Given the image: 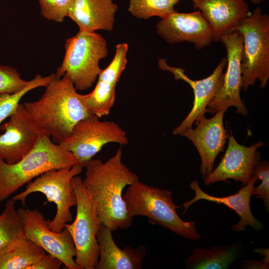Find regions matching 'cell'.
I'll return each instance as SVG.
<instances>
[{
  "label": "cell",
  "mask_w": 269,
  "mask_h": 269,
  "mask_svg": "<svg viewBox=\"0 0 269 269\" xmlns=\"http://www.w3.org/2000/svg\"><path fill=\"white\" fill-rule=\"evenodd\" d=\"M30 82L22 79L14 68L0 65V94H13L25 88Z\"/></svg>",
  "instance_id": "4316f807"
},
{
  "label": "cell",
  "mask_w": 269,
  "mask_h": 269,
  "mask_svg": "<svg viewBox=\"0 0 269 269\" xmlns=\"http://www.w3.org/2000/svg\"><path fill=\"white\" fill-rule=\"evenodd\" d=\"M118 7L113 0H72L68 17L81 31H111Z\"/></svg>",
  "instance_id": "ffe728a7"
},
{
  "label": "cell",
  "mask_w": 269,
  "mask_h": 269,
  "mask_svg": "<svg viewBox=\"0 0 269 269\" xmlns=\"http://www.w3.org/2000/svg\"><path fill=\"white\" fill-rule=\"evenodd\" d=\"M193 6L209 24L215 42L235 30L250 15L248 4L244 0H203Z\"/></svg>",
  "instance_id": "ac0fdd59"
},
{
  "label": "cell",
  "mask_w": 269,
  "mask_h": 269,
  "mask_svg": "<svg viewBox=\"0 0 269 269\" xmlns=\"http://www.w3.org/2000/svg\"><path fill=\"white\" fill-rule=\"evenodd\" d=\"M228 137V145L221 162L208 175L204 177L206 185L219 181L227 182L233 179L242 182L244 186L249 183L256 165L260 161L258 148L265 145L259 141L250 146L240 144L234 137L232 132Z\"/></svg>",
  "instance_id": "5bb4252c"
},
{
  "label": "cell",
  "mask_w": 269,
  "mask_h": 269,
  "mask_svg": "<svg viewBox=\"0 0 269 269\" xmlns=\"http://www.w3.org/2000/svg\"><path fill=\"white\" fill-rule=\"evenodd\" d=\"M128 45L126 43L116 45L115 56L110 64L102 70L98 76V80L116 86L127 63V54Z\"/></svg>",
  "instance_id": "484cf974"
},
{
  "label": "cell",
  "mask_w": 269,
  "mask_h": 269,
  "mask_svg": "<svg viewBox=\"0 0 269 269\" xmlns=\"http://www.w3.org/2000/svg\"><path fill=\"white\" fill-rule=\"evenodd\" d=\"M180 0H130L128 11L137 18L152 16L161 18L175 11L174 6Z\"/></svg>",
  "instance_id": "cb8c5ba5"
},
{
  "label": "cell",
  "mask_w": 269,
  "mask_h": 269,
  "mask_svg": "<svg viewBox=\"0 0 269 269\" xmlns=\"http://www.w3.org/2000/svg\"><path fill=\"white\" fill-rule=\"evenodd\" d=\"M62 265L59 259L47 253L30 266L28 269H59Z\"/></svg>",
  "instance_id": "f546056e"
},
{
  "label": "cell",
  "mask_w": 269,
  "mask_h": 269,
  "mask_svg": "<svg viewBox=\"0 0 269 269\" xmlns=\"http://www.w3.org/2000/svg\"><path fill=\"white\" fill-rule=\"evenodd\" d=\"M0 158L9 164L24 157L37 143L42 133L23 104L18 105L6 123L0 126Z\"/></svg>",
  "instance_id": "7c38bea8"
},
{
  "label": "cell",
  "mask_w": 269,
  "mask_h": 269,
  "mask_svg": "<svg viewBox=\"0 0 269 269\" xmlns=\"http://www.w3.org/2000/svg\"><path fill=\"white\" fill-rule=\"evenodd\" d=\"M17 212L23 225L24 234L42 248L46 253L59 259L67 269H79L75 259L76 250L69 231L64 228L61 232L52 231L46 220L38 210L22 207Z\"/></svg>",
  "instance_id": "8fae6325"
},
{
  "label": "cell",
  "mask_w": 269,
  "mask_h": 269,
  "mask_svg": "<svg viewBox=\"0 0 269 269\" xmlns=\"http://www.w3.org/2000/svg\"><path fill=\"white\" fill-rule=\"evenodd\" d=\"M76 197L74 221L65 225L76 250L75 261L79 269H95L99 257L97 234L101 225L92 197L78 175L72 179Z\"/></svg>",
  "instance_id": "ba28073f"
},
{
  "label": "cell",
  "mask_w": 269,
  "mask_h": 269,
  "mask_svg": "<svg viewBox=\"0 0 269 269\" xmlns=\"http://www.w3.org/2000/svg\"><path fill=\"white\" fill-rule=\"evenodd\" d=\"M253 174L261 184L254 188L252 195H256V198L261 199L264 203L267 212L269 210V163L267 160L259 161L255 166Z\"/></svg>",
  "instance_id": "f1b7e54d"
},
{
  "label": "cell",
  "mask_w": 269,
  "mask_h": 269,
  "mask_svg": "<svg viewBox=\"0 0 269 269\" xmlns=\"http://www.w3.org/2000/svg\"><path fill=\"white\" fill-rule=\"evenodd\" d=\"M121 147L105 162L91 159L85 162L83 184L90 193L101 223L112 232L131 227L133 219L128 213L123 191L139 181L138 176L122 162Z\"/></svg>",
  "instance_id": "6da1fadb"
},
{
  "label": "cell",
  "mask_w": 269,
  "mask_h": 269,
  "mask_svg": "<svg viewBox=\"0 0 269 269\" xmlns=\"http://www.w3.org/2000/svg\"><path fill=\"white\" fill-rule=\"evenodd\" d=\"M262 0H251V1L255 3H260Z\"/></svg>",
  "instance_id": "836d02e7"
},
{
  "label": "cell",
  "mask_w": 269,
  "mask_h": 269,
  "mask_svg": "<svg viewBox=\"0 0 269 269\" xmlns=\"http://www.w3.org/2000/svg\"><path fill=\"white\" fill-rule=\"evenodd\" d=\"M112 231L101 225L97 234L99 257L95 269H140L146 255L145 248L129 246L120 248L115 243Z\"/></svg>",
  "instance_id": "d6986e66"
},
{
  "label": "cell",
  "mask_w": 269,
  "mask_h": 269,
  "mask_svg": "<svg viewBox=\"0 0 269 269\" xmlns=\"http://www.w3.org/2000/svg\"><path fill=\"white\" fill-rule=\"evenodd\" d=\"M83 168L81 164H77L45 172L27 183L25 189L12 199L25 205L27 197L31 193L43 194L47 202H53L56 206L54 217L49 220V227L54 232H61L65 225L73 220L71 208L76 206L77 200L72 179L82 171Z\"/></svg>",
  "instance_id": "52a82bcc"
},
{
  "label": "cell",
  "mask_w": 269,
  "mask_h": 269,
  "mask_svg": "<svg viewBox=\"0 0 269 269\" xmlns=\"http://www.w3.org/2000/svg\"><path fill=\"white\" fill-rule=\"evenodd\" d=\"M238 252L235 245L197 248L185 260V266L188 269H227L237 259Z\"/></svg>",
  "instance_id": "44dd1931"
},
{
  "label": "cell",
  "mask_w": 269,
  "mask_h": 269,
  "mask_svg": "<svg viewBox=\"0 0 269 269\" xmlns=\"http://www.w3.org/2000/svg\"><path fill=\"white\" fill-rule=\"evenodd\" d=\"M123 199L132 218L145 217L149 223L186 239L197 240L200 238L195 223L184 221L177 214L179 206L174 204L171 191L149 186L139 180L128 186Z\"/></svg>",
  "instance_id": "277c9868"
},
{
  "label": "cell",
  "mask_w": 269,
  "mask_h": 269,
  "mask_svg": "<svg viewBox=\"0 0 269 269\" xmlns=\"http://www.w3.org/2000/svg\"><path fill=\"white\" fill-rule=\"evenodd\" d=\"M12 199L6 203L0 214V256L7 252L24 234L23 225Z\"/></svg>",
  "instance_id": "603a6c76"
},
{
  "label": "cell",
  "mask_w": 269,
  "mask_h": 269,
  "mask_svg": "<svg viewBox=\"0 0 269 269\" xmlns=\"http://www.w3.org/2000/svg\"><path fill=\"white\" fill-rule=\"evenodd\" d=\"M241 268L244 269H268L269 264L253 259L243 261Z\"/></svg>",
  "instance_id": "4dcf8cb0"
},
{
  "label": "cell",
  "mask_w": 269,
  "mask_h": 269,
  "mask_svg": "<svg viewBox=\"0 0 269 269\" xmlns=\"http://www.w3.org/2000/svg\"><path fill=\"white\" fill-rule=\"evenodd\" d=\"M64 47V58L55 75L66 74L77 90L88 89L102 70L100 60L108 55L106 40L96 32L79 30L66 39Z\"/></svg>",
  "instance_id": "5b68a950"
},
{
  "label": "cell",
  "mask_w": 269,
  "mask_h": 269,
  "mask_svg": "<svg viewBox=\"0 0 269 269\" xmlns=\"http://www.w3.org/2000/svg\"><path fill=\"white\" fill-rule=\"evenodd\" d=\"M46 254L23 234L7 252L0 256V269H28Z\"/></svg>",
  "instance_id": "7402d4cb"
},
{
  "label": "cell",
  "mask_w": 269,
  "mask_h": 269,
  "mask_svg": "<svg viewBox=\"0 0 269 269\" xmlns=\"http://www.w3.org/2000/svg\"><path fill=\"white\" fill-rule=\"evenodd\" d=\"M54 75V74H51L43 77L40 74H37L21 90L13 94H0V126L4 120L9 118L15 112L20 100L27 93L36 88L46 87Z\"/></svg>",
  "instance_id": "d4e9b609"
},
{
  "label": "cell",
  "mask_w": 269,
  "mask_h": 269,
  "mask_svg": "<svg viewBox=\"0 0 269 269\" xmlns=\"http://www.w3.org/2000/svg\"><path fill=\"white\" fill-rule=\"evenodd\" d=\"M227 51V69L224 73L221 87L207 105L205 113L212 115L230 107L236 108V112L246 117L248 110L240 97L241 88V59L243 37L238 30L227 33L220 40Z\"/></svg>",
  "instance_id": "30bf717a"
},
{
  "label": "cell",
  "mask_w": 269,
  "mask_h": 269,
  "mask_svg": "<svg viewBox=\"0 0 269 269\" xmlns=\"http://www.w3.org/2000/svg\"><path fill=\"white\" fill-rule=\"evenodd\" d=\"M45 87L38 100L23 105L42 133L60 144L78 122L95 115L66 74L58 77L54 74Z\"/></svg>",
  "instance_id": "7a4b0ae2"
},
{
  "label": "cell",
  "mask_w": 269,
  "mask_h": 269,
  "mask_svg": "<svg viewBox=\"0 0 269 269\" xmlns=\"http://www.w3.org/2000/svg\"><path fill=\"white\" fill-rule=\"evenodd\" d=\"M156 28L157 33L169 44L187 42L201 49L214 41L212 29L199 10L189 13L175 11L162 18Z\"/></svg>",
  "instance_id": "9a60e30c"
},
{
  "label": "cell",
  "mask_w": 269,
  "mask_h": 269,
  "mask_svg": "<svg viewBox=\"0 0 269 269\" xmlns=\"http://www.w3.org/2000/svg\"><path fill=\"white\" fill-rule=\"evenodd\" d=\"M227 64V58H223L210 76L201 80H193L185 75L184 69L170 66L165 59H159L158 65L161 69L172 73L176 80L185 81L189 84L194 93L192 108L181 124L173 130V134L178 135L183 130L192 127L194 123L205 115L207 105L222 85L223 71Z\"/></svg>",
  "instance_id": "2e32d148"
},
{
  "label": "cell",
  "mask_w": 269,
  "mask_h": 269,
  "mask_svg": "<svg viewBox=\"0 0 269 269\" xmlns=\"http://www.w3.org/2000/svg\"><path fill=\"white\" fill-rule=\"evenodd\" d=\"M254 252L260 254L261 256L264 257L262 259V261L266 263L269 264V251L268 248H256L254 249Z\"/></svg>",
  "instance_id": "1f68e13d"
},
{
  "label": "cell",
  "mask_w": 269,
  "mask_h": 269,
  "mask_svg": "<svg viewBox=\"0 0 269 269\" xmlns=\"http://www.w3.org/2000/svg\"><path fill=\"white\" fill-rule=\"evenodd\" d=\"M128 142L126 132L118 124L101 121L93 115L78 122L69 135L59 144L70 152L83 166L105 144L117 143L124 145Z\"/></svg>",
  "instance_id": "9c48e42d"
},
{
  "label": "cell",
  "mask_w": 269,
  "mask_h": 269,
  "mask_svg": "<svg viewBox=\"0 0 269 269\" xmlns=\"http://www.w3.org/2000/svg\"><path fill=\"white\" fill-rule=\"evenodd\" d=\"M79 164L74 155L42 134L32 150L9 164L0 158V202L43 173Z\"/></svg>",
  "instance_id": "3957f363"
},
{
  "label": "cell",
  "mask_w": 269,
  "mask_h": 269,
  "mask_svg": "<svg viewBox=\"0 0 269 269\" xmlns=\"http://www.w3.org/2000/svg\"><path fill=\"white\" fill-rule=\"evenodd\" d=\"M226 111L220 110L210 119L204 115L195 122L194 129L186 128L178 134L188 138L196 147L201 160L200 171L202 178L213 170L216 157L223 151L229 136L223 124Z\"/></svg>",
  "instance_id": "4fadbf2b"
},
{
  "label": "cell",
  "mask_w": 269,
  "mask_h": 269,
  "mask_svg": "<svg viewBox=\"0 0 269 269\" xmlns=\"http://www.w3.org/2000/svg\"><path fill=\"white\" fill-rule=\"evenodd\" d=\"M235 30L243 37L241 88L246 91L258 80L263 89L269 79V16L258 6Z\"/></svg>",
  "instance_id": "8992f818"
},
{
  "label": "cell",
  "mask_w": 269,
  "mask_h": 269,
  "mask_svg": "<svg viewBox=\"0 0 269 269\" xmlns=\"http://www.w3.org/2000/svg\"><path fill=\"white\" fill-rule=\"evenodd\" d=\"M192 0L193 1V5H194L203 0Z\"/></svg>",
  "instance_id": "d6a6232c"
},
{
  "label": "cell",
  "mask_w": 269,
  "mask_h": 269,
  "mask_svg": "<svg viewBox=\"0 0 269 269\" xmlns=\"http://www.w3.org/2000/svg\"><path fill=\"white\" fill-rule=\"evenodd\" d=\"M258 180V178L253 174L249 183L242 187L236 193L226 197H216L203 191L198 181L194 180L190 184V188L195 192L194 198L178 206L179 208L184 207L183 214H184L192 204L201 200L224 204L234 210L240 217L237 224L232 225L231 229L233 231H244L246 226H250L257 230H261L263 227V225L254 216L250 208V199L254 188V184Z\"/></svg>",
  "instance_id": "e0dca14e"
},
{
  "label": "cell",
  "mask_w": 269,
  "mask_h": 269,
  "mask_svg": "<svg viewBox=\"0 0 269 269\" xmlns=\"http://www.w3.org/2000/svg\"><path fill=\"white\" fill-rule=\"evenodd\" d=\"M41 14L45 18L62 22L68 17L72 0H38Z\"/></svg>",
  "instance_id": "83f0119b"
}]
</instances>
